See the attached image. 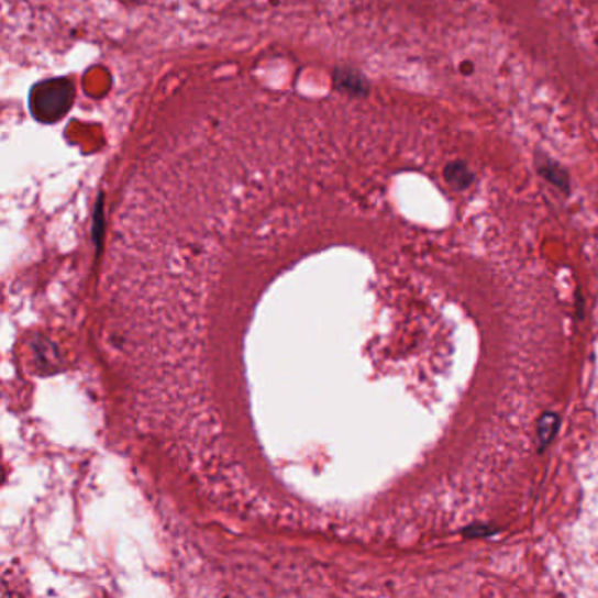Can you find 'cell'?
<instances>
[{"label":"cell","instance_id":"277c9868","mask_svg":"<svg viewBox=\"0 0 598 598\" xmlns=\"http://www.w3.org/2000/svg\"><path fill=\"white\" fill-rule=\"evenodd\" d=\"M494 532V529L490 527H485V524H473V527H467L464 530L465 538H483V535H490Z\"/></svg>","mask_w":598,"mask_h":598},{"label":"cell","instance_id":"6da1fadb","mask_svg":"<svg viewBox=\"0 0 598 598\" xmlns=\"http://www.w3.org/2000/svg\"><path fill=\"white\" fill-rule=\"evenodd\" d=\"M75 99V87L69 79L58 78L37 82L31 91L32 114L40 122L55 123L66 117Z\"/></svg>","mask_w":598,"mask_h":598},{"label":"cell","instance_id":"7a4b0ae2","mask_svg":"<svg viewBox=\"0 0 598 598\" xmlns=\"http://www.w3.org/2000/svg\"><path fill=\"white\" fill-rule=\"evenodd\" d=\"M560 418L556 412H544L538 423L539 447L550 446L551 441L558 432Z\"/></svg>","mask_w":598,"mask_h":598},{"label":"cell","instance_id":"3957f363","mask_svg":"<svg viewBox=\"0 0 598 598\" xmlns=\"http://www.w3.org/2000/svg\"><path fill=\"white\" fill-rule=\"evenodd\" d=\"M444 176H446L451 187L458 188V190L470 187L474 179L473 173L464 162H453V164L447 165Z\"/></svg>","mask_w":598,"mask_h":598}]
</instances>
